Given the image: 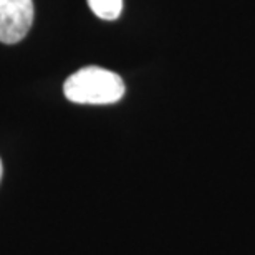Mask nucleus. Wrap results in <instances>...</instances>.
<instances>
[{"mask_svg": "<svg viewBox=\"0 0 255 255\" xmlns=\"http://www.w3.org/2000/svg\"><path fill=\"white\" fill-rule=\"evenodd\" d=\"M88 5L91 12L103 20H116L123 10V0H88Z\"/></svg>", "mask_w": 255, "mask_h": 255, "instance_id": "3", "label": "nucleus"}, {"mask_svg": "<svg viewBox=\"0 0 255 255\" xmlns=\"http://www.w3.org/2000/svg\"><path fill=\"white\" fill-rule=\"evenodd\" d=\"M2 172H3V167H2V159H0V181H2Z\"/></svg>", "mask_w": 255, "mask_h": 255, "instance_id": "4", "label": "nucleus"}, {"mask_svg": "<svg viewBox=\"0 0 255 255\" xmlns=\"http://www.w3.org/2000/svg\"><path fill=\"white\" fill-rule=\"evenodd\" d=\"M66 100L78 105H113L125 96V83L115 71L85 66L65 80Z\"/></svg>", "mask_w": 255, "mask_h": 255, "instance_id": "1", "label": "nucleus"}, {"mask_svg": "<svg viewBox=\"0 0 255 255\" xmlns=\"http://www.w3.org/2000/svg\"><path fill=\"white\" fill-rule=\"evenodd\" d=\"M32 0H0V42L13 45L23 40L33 23Z\"/></svg>", "mask_w": 255, "mask_h": 255, "instance_id": "2", "label": "nucleus"}]
</instances>
